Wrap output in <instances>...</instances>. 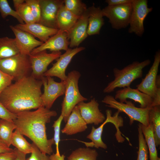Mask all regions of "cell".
<instances>
[{"label":"cell","instance_id":"cell-21","mask_svg":"<svg viewBox=\"0 0 160 160\" xmlns=\"http://www.w3.org/2000/svg\"><path fill=\"white\" fill-rule=\"evenodd\" d=\"M14 26L38 38L43 42L46 41L50 36L57 33L59 30L48 27L37 23L29 24L19 23Z\"/></svg>","mask_w":160,"mask_h":160},{"label":"cell","instance_id":"cell-36","mask_svg":"<svg viewBox=\"0 0 160 160\" xmlns=\"http://www.w3.org/2000/svg\"><path fill=\"white\" fill-rule=\"evenodd\" d=\"M31 144L32 151L31 156L26 160H50L49 156L41 152L34 143H33Z\"/></svg>","mask_w":160,"mask_h":160},{"label":"cell","instance_id":"cell-22","mask_svg":"<svg viewBox=\"0 0 160 160\" xmlns=\"http://www.w3.org/2000/svg\"><path fill=\"white\" fill-rule=\"evenodd\" d=\"M88 17L87 33L91 36L99 34L100 29L104 24L102 9L93 5L87 8Z\"/></svg>","mask_w":160,"mask_h":160},{"label":"cell","instance_id":"cell-23","mask_svg":"<svg viewBox=\"0 0 160 160\" xmlns=\"http://www.w3.org/2000/svg\"><path fill=\"white\" fill-rule=\"evenodd\" d=\"M79 18L69 10L64 4L60 7L57 15L58 29L68 33Z\"/></svg>","mask_w":160,"mask_h":160},{"label":"cell","instance_id":"cell-15","mask_svg":"<svg viewBox=\"0 0 160 160\" xmlns=\"http://www.w3.org/2000/svg\"><path fill=\"white\" fill-rule=\"evenodd\" d=\"M99 105L95 98L88 103L83 101L77 105L81 116L87 124L98 125L105 121V118L100 110Z\"/></svg>","mask_w":160,"mask_h":160},{"label":"cell","instance_id":"cell-31","mask_svg":"<svg viewBox=\"0 0 160 160\" xmlns=\"http://www.w3.org/2000/svg\"><path fill=\"white\" fill-rule=\"evenodd\" d=\"M66 7L74 15L79 18L87 11L85 4L80 0H64Z\"/></svg>","mask_w":160,"mask_h":160},{"label":"cell","instance_id":"cell-6","mask_svg":"<svg viewBox=\"0 0 160 160\" xmlns=\"http://www.w3.org/2000/svg\"><path fill=\"white\" fill-rule=\"evenodd\" d=\"M102 102L106 104V106L116 109L120 113L123 112L126 114L129 118L131 125L135 121L145 126L149 124L148 112L150 108L137 107L131 101L127 100L125 102L126 103H121L109 95L105 97Z\"/></svg>","mask_w":160,"mask_h":160},{"label":"cell","instance_id":"cell-26","mask_svg":"<svg viewBox=\"0 0 160 160\" xmlns=\"http://www.w3.org/2000/svg\"><path fill=\"white\" fill-rule=\"evenodd\" d=\"M148 120L153 127V133L156 147L160 144V105L150 108L148 112Z\"/></svg>","mask_w":160,"mask_h":160},{"label":"cell","instance_id":"cell-39","mask_svg":"<svg viewBox=\"0 0 160 160\" xmlns=\"http://www.w3.org/2000/svg\"><path fill=\"white\" fill-rule=\"evenodd\" d=\"M17 155V149L10 151L0 153V160H14Z\"/></svg>","mask_w":160,"mask_h":160},{"label":"cell","instance_id":"cell-34","mask_svg":"<svg viewBox=\"0 0 160 160\" xmlns=\"http://www.w3.org/2000/svg\"><path fill=\"white\" fill-rule=\"evenodd\" d=\"M63 119V117L61 114L57 120L54 121L52 126L54 131V137L53 138L56 145L55 154L59 156L61 155L59 151V145L60 141V127Z\"/></svg>","mask_w":160,"mask_h":160},{"label":"cell","instance_id":"cell-1","mask_svg":"<svg viewBox=\"0 0 160 160\" xmlns=\"http://www.w3.org/2000/svg\"><path fill=\"white\" fill-rule=\"evenodd\" d=\"M43 82L31 75L12 83L0 93V101L11 113L36 109L44 106L41 98Z\"/></svg>","mask_w":160,"mask_h":160},{"label":"cell","instance_id":"cell-41","mask_svg":"<svg viewBox=\"0 0 160 160\" xmlns=\"http://www.w3.org/2000/svg\"><path fill=\"white\" fill-rule=\"evenodd\" d=\"M159 105H160V86H158L155 96L153 99L151 107Z\"/></svg>","mask_w":160,"mask_h":160},{"label":"cell","instance_id":"cell-24","mask_svg":"<svg viewBox=\"0 0 160 160\" xmlns=\"http://www.w3.org/2000/svg\"><path fill=\"white\" fill-rule=\"evenodd\" d=\"M20 53L15 38L7 36L0 38V60Z\"/></svg>","mask_w":160,"mask_h":160},{"label":"cell","instance_id":"cell-19","mask_svg":"<svg viewBox=\"0 0 160 160\" xmlns=\"http://www.w3.org/2000/svg\"><path fill=\"white\" fill-rule=\"evenodd\" d=\"M88 9L77 21L68 33V38L70 39L69 46L71 48L78 47L88 36Z\"/></svg>","mask_w":160,"mask_h":160},{"label":"cell","instance_id":"cell-27","mask_svg":"<svg viewBox=\"0 0 160 160\" xmlns=\"http://www.w3.org/2000/svg\"><path fill=\"white\" fill-rule=\"evenodd\" d=\"M13 121L0 119V140L9 147L13 131L16 129Z\"/></svg>","mask_w":160,"mask_h":160},{"label":"cell","instance_id":"cell-35","mask_svg":"<svg viewBox=\"0 0 160 160\" xmlns=\"http://www.w3.org/2000/svg\"><path fill=\"white\" fill-rule=\"evenodd\" d=\"M30 7L36 22H39L41 16V8L39 0H25Z\"/></svg>","mask_w":160,"mask_h":160},{"label":"cell","instance_id":"cell-2","mask_svg":"<svg viewBox=\"0 0 160 160\" xmlns=\"http://www.w3.org/2000/svg\"><path fill=\"white\" fill-rule=\"evenodd\" d=\"M57 115L55 111L42 106L34 111L20 112L13 121L20 133L32 140L41 152L51 155L55 142L53 138H47L46 124L50 122L52 117Z\"/></svg>","mask_w":160,"mask_h":160},{"label":"cell","instance_id":"cell-20","mask_svg":"<svg viewBox=\"0 0 160 160\" xmlns=\"http://www.w3.org/2000/svg\"><path fill=\"white\" fill-rule=\"evenodd\" d=\"M61 132L67 135L81 132L87 128V124L81 116L77 105L72 110Z\"/></svg>","mask_w":160,"mask_h":160},{"label":"cell","instance_id":"cell-25","mask_svg":"<svg viewBox=\"0 0 160 160\" xmlns=\"http://www.w3.org/2000/svg\"><path fill=\"white\" fill-rule=\"evenodd\" d=\"M141 128L148 146L150 160H160L158 156L153 133V127L151 123L148 126L141 124Z\"/></svg>","mask_w":160,"mask_h":160},{"label":"cell","instance_id":"cell-38","mask_svg":"<svg viewBox=\"0 0 160 160\" xmlns=\"http://www.w3.org/2000/svg\"><path fill=\"white\" fill-rule=\"evenodd\" d=\"M13 81L11 76L3 72L0 69V93L9 85Z\"/></svg>","mask_w":160,"mask_h":160},{"label":"cell","instance_id":"cell-29","mask_svg":"<svg viewBox=\"0 0 160 160\" xmlns=\"http://www.w3.org/2000/svg\"><path fill=\"white\" fill-rule=\"evenodd\" d=\"M11 144L19 151L26 155L31 153L33 148L19 131L17 129L13 132L11 140Z\"/></svg>","mask_w":160,"mask_h":160},{"label":"cell","instance_id":"cell-10","mask_svg":"<svg viewBox=\"0 0 160 160\" xmlns=\"http://www.w3.org/2000/svg\"><path fill=\"white\" fill-rule=\"evenodd\" d=\"M61 55L60 51L48 53L46 50L30 55L29 57L32 70L31 75L36 79L41 80L48 70L49 64Z\"/></svg>","mask_w":160,"mask_h":160},{"label":"cell","instance_id":"cell-4","mask_svg":"<svg viewBox=\"0 0 160 160\" xmlns=\"http://www.w3.org/2000/svg\"><path fill=\"white\" fill-rule=\"evenodd\" d=\"M81 76L79 71L73 70L68 73L65 81V96L61 104V114L65 123L74 107L80 102L87 100L79 90L78 81Z\"/></svg>","mask_w":160,"mask_h":160},{"label":"cell","instance_id":"cell-18","mask_svg":"<svg viewBox=\"0 0 160 160\" xmlns=\"http://www.w3.org/2000/svg\"><path fill=\"white\" fill-rule=\"evenodd\" d=\"M69 44L68 33L59 30L57 33L50 37L41 45L33 50L30 55L47 50L52 52L60 51L61 50L66 51L68 49Z\"/></svg>","mask_w":160,"mask_h":160},{"label":"cell","instance_id":"cell-11","mask_svg":"<svg viewBox=\"0 0 160 160\" xmlns=\"http://www.w3.org/2000/svg\"><path fill=\"white\" fill-rule=\"evenodd\" d=\"M44 86V92L41 98L43 106L50 109L55 100L64 94L65 81H55L52 77L44 76L41 80Z\"/></svg>","mask_w":160,"mask_h":160},{"label":"cell","instance_id":"cell-12","mask_svg":"<svg viewBox=\"0 0 160 160\" xmlns=\"http://www.w3.org/2000/svg\"><path fill=\"white\" fill-rule=\"evenodd\" d=\"M39 0L41 16L39 23L49 28L58 29L57 15L60 7L64 4V0Z\"/></svg>","mask_w":160,"mask_h":160},{"label":"cell","instance_id":"cell-37","mask_svg":"<svg viewBox=\"0 0 160 160\" xmlns=\"http://www.w3.org/2000/svg\"><path fill=\"white\" fill-rule=\"evenodd\" d=\"M16 117V114L9 111L0 101V119L13 121Z\"/></svg>","mask_w":160,"mask_h":160},{"label":"cell","instance_id":"cell-40","mask_svg":"<svg viewBox=\"0 0 160 160\" xmlns=\"http://www.w3.org/2000/svg\"><path fill=\"white\" fill-rule=\"evenodd\" d=\"M132 0H106L108 5H117L131 3Z\"/></svg>","mask_w":160,"mask_h":160},{"label":"cell","instance_id":"cell-43","mask_svg":"<svg viewBox=\"0 0 160 160\" xmlns=\"http://www.w3.org/2000/svg\"><path fill=\"white\" fill-rule=\"evenodd\" d=\"M26 155L17 149V155L14 160H26Z\"/></svg>","mask_w":160,"mask_h":160},{"label":"cell","instance_id":"cell-7","mask_svg":"<svg viewBox=\"0 0 160 160\" xmlns=\"http://www.w3.org/2000/svg\"><path fill=\"white\" fill-rule=\"evenodd\" d=\"M132 3L117 5H108L102 9L103 17L109 20L113 28L119 30L129 25Z\"/></svg>","mask_w":160,"mask_h":160},{"label":"cell","instance_id":"cell-44","mask_svg":"<svg viewBox=\"0 0 160 160\" xmlns=\"http://www.w3.org/2000/svg\"><path fill=\"white\" fill-rule=\"evenodd\" d=\"M65 156L62 154L60 156L57 155L55 153H53L49 156L50 160H65Z\"/></svg>","mask_w":160,"mask_h":160},{"label":"cell","instance_id":"cell-17","mask_svg":"<svg viewBox=\"0 0 160 160\" xmlns=\"http://www.w3.org/2000/svg\"><path fill=\"white\" fill-rule=\"evenodd\" d=\"M114 98L119 99V102L124 103L129 99L139 103L140 108H150L151 107L152 98L150 96L140 92L137 89H133L128 87L117 90L116 92Z\"/></svg>","mask_w":160,"mask_h":160},{"label":"cell","instance_id":"cell-13","mask_svg":"<svg viewBox=\"0 0 160 160\" xmlns=\"http://www.w3.org/2000/svg\"><path fill=\"white\" fill-rule=\"evenodd\" d=\"M85 49L83 47L68 48L56 60V62L53 64L52 66L44 73V76H55L59 78L61 81H65L67 78L66 70L72 58L76 54Z\"/></svg>","mask_w":160,"mask_h":160},{"label":"cell","instance_id":"cell-42","mask_svg":"<svg viewBox=\"0 0 160 160\" xmlns=\"http://www.w3.org/2000/svg\"><path fill=\"white\" fill-rule=\"evenodd\" d=\"M13 150L0 140V153L9 152Z\"/></svg>","mask_w":160,"mask_h":160},{"label":"cell","instance_id":"cell-28","mask_svg":"<svg viewBox=\"0 0 160 160\" xmlns=\"http://www.w3.org/2000/svg\"><path fill=\"white\" fill-rule=\"evenodd\" d=\"M13 2L15 11L25 24L36 23L30 7L25 0H13Z\"/></svg>","mask_w":160,"mask_h":160},{"label":"cell","instance_id":"cell-30","mask_svg":"<svg viewBox=\"0 0 160 160\" xmlns=\"http://www.w3.org/2000/svg\"><path fill=\"white\" fill-rule=\"evenodd\" d=\"M98 153L95 149L79 148L73 151L67 157L68 160H97Z\"/></svg>","mask_w":160,"mask_h":160},{"label":"cell","instance_id":"cell-32","mask_svg":"<svg viewBox=\"0 0 160 160\" xmlns=\"http://www.w3.org/2000/svg\"><path fill=\"white\" fill-rule=\"evenodd\" d=\"M141 124L140 123L138 125L139 149L136 160H148V147L142 130Z\"/></svg>","mask_w":160,"mask_h":160},{"label":"cell","instance_id":"cell-33","mask_svg":"<svg viewBox=\"0 0 160 160\" xmlns=\"http://www.w3.org/2000/svg\"><path fill=\"white\" fill-rule=\"evenodd\" d=\"M0 14L3 19L8 16H11L16 19L20 24H24L17 12L11 7L7 0H0Z\"/></svg>","mask_w":160,"mask_h":160},{"label":"cell","instance_id":"cell-14","mask_svg":"<svg viewBox=\"0 0 160 160\" xmlns=\"http://www.w3.org/2000/svg\"><path fill=\"white\" fill-rule=\"evenodd\" d=\"M160 63V51L158 50L156 52L153 62L148 73L141 82L136 85L137 89L140 92L150 96L153 100L157 86L156 81Z\"/></svg>","mask_w":160,"mask_h":160},{"label":"cell","instance_id":"cell-9","mask_svg":"<svg viewBox=\"0 0 160 160\" xmlns=\"http://www.w3.org/2000/svg\"><path fill=\"white\" fill-rule=\"evenodd\" d=\"M106 118L104 122L98 128H95L94 126L92 127L91 132L87 137L92 140L93 147L97 148H99L106 149L107 145L102 141V135L103 127L108 122L113 124L116 129L115 136L116 139H121V132L119 129V127L123 126V119L119 116L120 112L118 111L116 112L113 116H112V111L111 110H106Z\"/></svg>","mask_w":160,"mask_h":160},{"label":"cell","instance_id":"cell-8","mask_svg":"<svg viewBox=\"0 0 160 160\" xmlns=\"http://www.w3.org/2000/svg\"><path fill=\"white\" fill-rule=\"evenodd\" d=\"M132 6L128 32L141 37L145 31L144 21L153 8L148 7L147 0H132Z\"/></svg>","mask_w":160,"mask_h":160},{"label":"cell","instance_id":"cell-3","mask_svg":"<svg viewBox=\"0 0 160 160\" xmlns=\"http://www.w3.org/2000/svg\"><path fill=\"white\" fill-rule=\"evenodd\" d=\"M151 63L150 60L147 59L140 62L134 61L121 69L114 68V79L108 83L104 89L103 92L110 93L117 88L129 87L134 80L142 77L143 69Z\"/></svg>","mask_w":160,"mask_h":160},{"label":"cell","instance_id":"cell-5","mask_svg":"<svg viewBox=\"0 0 160 160\" xmlns=\"http://www.w3.org/2000/svg\"><path fill=\"white\" fill-rule=\"evenodd\" d=\"M0 69L15 81L30 76L32 70L29 56L20 53L0 60Z\"/></svg>","mask_w":160,"mask_h":160},{"label":"cell","instance_id":"cell-16","mask_svg":"<svg viewBox=\"0 0 160 160\" xmlns=\"http://www.w3.org/2000/svg\"><path fill=\"white\" fill-rule=\"evenodd\" d=\"M9 27L15 36V39L21 54L29 56L33 50L44 43L36 39L30 33L14 26L10 25Z\"/></svg>","mask_w":160,"mask_h":160}]
</instances>
